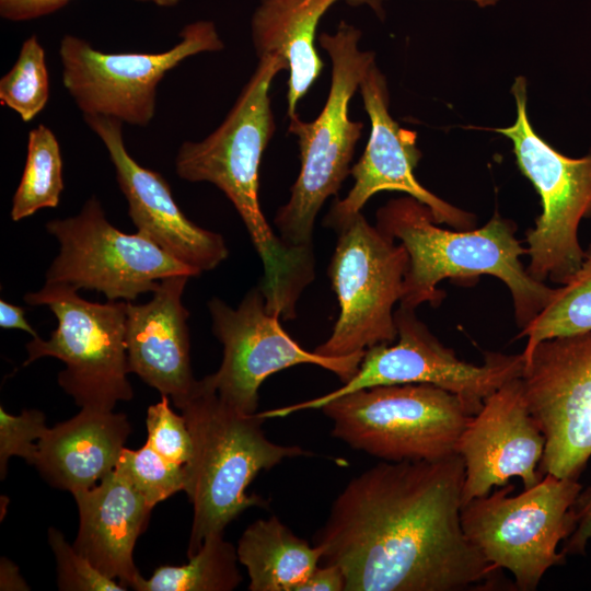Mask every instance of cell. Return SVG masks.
<instances>
[{
  "label": "cell",
  "instance_id": "4",
  "mask_svg": "<svg viewBox=\"0 0 591 591\" xmlns=\"http://www.w3.org/2000/svg\"><path fill=\"white\" fill-rule=\"evenodd\" d=\"M178 409L193 440L192 457L184 465V491L194 511L187 548L190 557L209 535L224 533L242 512L267 506L262 497L246 494L260 471L311 453L299 445L270 441L263 430L267 419L239 410L204 379Z\"/></svg>",
  "mask_w": 591,
  "mask_h": 591
},
{
  "label": "cell",
  "instance_id": "31",
  "mask_svg": "<svg viewBox=\"0 0 591 591\" xmlns=\"http://www.w3.org/2000/svg\"><path fill=\"white\" fill-rule=\"evenodd\" d=\"M45 415L38 409H24L19 416L10 415L0 406V477L7 475L11 456H20L33 465L37 442L47 431Z\"/></svg>",
  "mask_w": 591,
  "mask_h": 591
},
{
  "label": "cell",
  "instance_id": "18",
  "mask_svg": "<svg viewBox=\"0 0 591 591\" xmlns=\"http://www.w3.org/2000/svg\"><path fill=\"white\" fill-rule=\"evenodd\" d=\"M546 440L528 407L521 376L488 396L462 433L457 453L465 465L463 506L517 476L524 489L542 478ZM462 506V507H463Z\"/></svg>",
  "mask_w": 591,
  "mask_h": 591
},
{
  "label": "cell",
  "instance_id": "24",
  "mask_svg": "<svg viewBox=\"0 0 591 591\" xmlns=\"http://www.w3.org/2000/svg\"><path fill=\"white\" fill-rule=\"evenodd\" d=\"M181 566H161L132 589L137 591H232L242 581L237 553L224 533L209 535L198 552Z\"/></svg>",
  "mask_w": 591,
  "mask_h": 591
},
{
  "label": "cell",
  "instance_id": "36",
  "mask_svg": "<svg viewBox=\"0 0 591 591\" xmlns=\"http://www.w3.org/2000/svg\"><path fill=\"white\" fill-rule=\"evenodd\" d=\"M0 590H30L15 564L4 557L0 561Z\"/></svg>",
  "mask_w": 591,
  "mask_h": 591
},
{
  "label": "cell",
  "instance_id": "21",
  "mask_svg": "<svg viewBox=\"0 0 591 591\" xmlns=\"http://www.w3.org/2000/svg\"><path fill=\"white\" fill-rule=\"evenodd\" d=\"M130 430L125 414L81 408L47 429L33 465L55 488L86 490L115 470Z\"/></svg>",
  "mask_w": 591,
  "mask_h": 591
},
{
  "label": "cell",
  "instance_id": "16",
  "mask_svg": "<svg viewBox=\"0 0 591 591\" xmlns=\"http://www.w3.org/2000/svg\"><path fill=\"white\" fill-rule=\"evenodd\" d=\"M359 92L370 119L366 149L350 175L354 185L347 196L337 199L326 215L325 225L333 229L351 218L380 192H401L426 205L437 223L455 230H471L476 217L439 198L414 175L421 152L415 131L402 128L389 111L390 95L385 76L375 63L360 83Z\"/></svg>",
  "mask_w": 591,
  "mask_h": 591
},
{
  "label": "cell",
  "instance_id": "23",
  "mask_svg": "<svg viewBox=\"0 0 591 591\" xmlns=\"http://www.w3.org/2000/svg\"><path fill=\"white\" fill-rule=\"evenodd\" d=\"M236 553L246 568L250 591H297L322 558L317 546L275 515L251 523L239 538Z\"/></svg>",
  "mask_w": 591,
  "mask_h": 591
},
{
  "label": "cell",
  "instance_id": "28",
  "mask_svg": "<svg viewBox=\"0 0 591 591\" xmlns=\"http://www.w3.org/2000/svg\"><path fill=\"white\" fill-rule=\"evenodd\" d=\"M116 468L151 507L185 489L184 466L167 461L147 442L138 450L124 448Z\"/></svg>",
  "mask_w": 591,
  "mask_h": 591
},
{
  "label": "cell",
  "instance_id": "27",
  "mask_svg": "<svg viewBox=\"0 0 591 591\" xmlns=\"http://www.w3.org/2000/svg\"><path fill=\"white\" fill-rule=\"evenodd\" d=\"M49 100L45 50L36 35L27 37L12 68L0 80V103L25 123L34 119Z\"/></svg>",
  "mask_w": 591,
  "mask_h": 591
},
{
  "label": "cell",
  "instance_id": "12",
  "mask_svg": "<svg viewBox=\"0 0 591 591\" xmlns=\"http://www.w3.org/2000/svg\"><path fill=\"white\" fill-rule=\"evenodd\" d=\"M178 36V43L163 53L107 54L67 34L59 46L63 86L83 116L146 127L155 115L157 89L165 74L190 56L224 48L212 21L186 24Z\"/></svg>",
  "mask_w": 591,
  "mask_h": 591
},
{
  "label": "cell",
  "instance_id": "30",
  "mask_svg": "<svg viewBox=\"0 0 591 591\" xmlns=\"http://www.w3.org/2000/svg\"><path fill=\"white\" fill-rule=\"evenodd\" d=\"M146 426L147 443L170 462L185 465L193 454V440L183 414L170 406V398L161 395L160 402L149 406Z\"/></svg>",
  "mask_w": 591,
  "mask_h": 591
},
{
  "label": "cell",
  "instance_id": "10",
  "mask_svg": "<svg viewBox=\"0 0 591 591\" xmlns=\"http://www.w3.org/2000/svg\"><path fill=\"white\" fill-rule=\"evenodd\" d=\"M337 233L327 274L339 315L331 336L315 348L326 357L362 354L397 338L393 308L399 302L408 253L361 212L333 228Z\"/></svg>",
  "mask_w": 591,
  "mask_h": 591
},
{
  "label": "cell",
  "instance_id": "9",
  "mask_svg": "<svg viewBox=\"0 0 591 591\" xmlns=\"http://www.w3.org/2000/svg\"><path fill=\"white\" fill-rule=\"evenodd\" d=\"M511 92L517 118L511 126L494 130L511 140L518 166L542 202V213L526 233V271L537 281L561 286L584 255L578 231L583 219H591V153L566 157L535 131L528 116L524 77L514 80Z\"/></svg>",
  "mask_w": 591,
  "mask_h": 591
},
{
  "label": "cell",
  "instance_id": "25",
  "mask_svg": "<svg viewBox=\"0 0 591 591\" xmlns=\"http://www.w3.org/2000/svg\"><path fill=\"white\" fill-rule=\"evenodd\" d=\"M63 190L60 146L39 124L28 132L25 166L12 198L11 219L20 221L44 208H56Z\"/></svg>",
  "mask_w": 591,
  "mask_h": 591
},
{
  "label": "cell",
  "instance_id": "29",
  "mask_svg": "<svg viewBox=\"0 0 591 591\" xmlns=\"http://www.w3.org/2000/svg\"><path fill=\"white\" fill-rule=\"evenodd\" d=\"M48 543L57 564V587L61 591H126L125 587L97 570L56 528L48 529Z\"/></svg>",
  "mask_w": 591,
  "mask_h": 591
},
{
  "label": "cell",
  "instance_id": "2",
  "mask_svg": "<svg viewBox=\"0 0 591 591\" xmlns=\"http://www.w3.org/2000/svg\"><path fill=\"white\" fill-rule=\"evenodd\" d=\"M287 61L275 54L258 63L220 126L201 141H185L175 158V171L184 181L207 182L218 187L243 220L263 263L259 286L267 309L293 320L297 303L314 279L313 250L283 243L267 222L259 204V166L274 131L270 86Z\"/></svg>",
  "mask_w": 591,
  "mask_h": 591
},
{
  "label": "cell",
  "instance_id": "37",
  "mask_svg": "<svg viewBox=\"0 0 591 591\" xmlns=\"http://www.w3.org/2000/svg\"><path fill=\"white\" fill-rule=\"evenodd\" d=\"M475 2L477 5L484 8L489 5H495L499 0H470Z\"/></svg>",
  "mask_w": 591,
  "mask_h": 591
},
{
  "label": "cell",
  "instance_id": "20",
  "mask_svg": "<svg viewBox=\"0 0 591 591\" xmlns=\"http://www.w3.org/2000/svg\"><path fill=\"white\" fill-rule=\"evenodd\" d=\"M72 496L79 510L73 547L102 573L132 588L141 576L134 548L153 507L116 467L99 485Z\"/></svg>",
  "mask_w": 591,
  "mask_h": 591
},
{
  "label": "cell",
  "instance_id": "32",
  "mask_svg": "<svg viewBox=\"0 0 591 591\" xmlns=\"http://www.w3.org/2000/svg\"><path fill=\"white\" fill-rule=\"evenodd\" d=\"M71 0H0V15L12 22H24L51 14L66 7ZM158 7L171 8L181 0H136Z\"/></svg>",
  "mask_w": 591,
  "mask_h": 591
},
{
  "label": "cell",
  "instance_id": "22",
  "mask_svg": "<svg viewBox=\"0 0 591 591\" xmlns=\"http://www.w3.org/2000/svg\"><path fill=\"white\" fill-rule=\"evenodd\" d=\"M339 1L367 5L384 16V0H259L251 18V37L257 57L275 54L288 63V117L322 73L324 62L315 47L323 15Z\"/></svg>",
  "mask_w": 591,
  "mask_h": 591
},
{
  "label": "cell",
  "instance_id": "7",
  "mask_svg": "<svg viewBox=\"0 0 591 591\" xmlns=\"http://www.w3.org/2000/svg\"><path fill=\"white\" fill-rule=\"evenodd\" d=\"M24 301L46 305L57 318L48 339L37 336L26 344L24 367L43 357L61 360L58 384L81 408L108 412L132 398L125 344L127 301L91 302L71 286L48 282L26 293Z\"/></svg>",
  "mask_w": 591,
  "mask_h": 591
},
{
  "label": "cell",
  "instance_id": "3",
  "mask_svg": "<svg viewBox=\"0 0 591 591\" xmlns=\"http://www.w3.org/2000/svg\"><path fill=\"white\" fill-rule=\"evenodd\" d=\"M431 210L412 196L391 199L376 211V227L398 240L408 253L399 305L438 306L445 292L437 285L448 278L491 275L509 288L514 317L522 329L554 298L557 288L532 278L520 257L526 254L515 237L517 225L499 213L482 228L448 230L438 225Z\"/></svg>",
  "mask_w": 591,
  "mask_h": 591
},
{
  "label": "cell",
  "instance_id": "26",
  "mask_svg": "<svg viewBox=\"0 0 591 591\" xmlns=\"http://www.w3.org/2000/svg\"><path fill=\"white\" fill-rule=\"evenodd\" d=\"M591 331V243L584 250L580 267L557 287L551 302L521 329L519 337L526 344L521 352L526 358L534 347L546 339Z\"/></svg>",
  "mask_w": 591,
  "mask_h": 591
},
{
  "label": "cell",
  "instance_id": "35",
  "mask_svg": "<svg viewBox=\"0 0 591 591\" xmlns=\"http://www.w3.org/2000/svg\"><path fill=\"white\" fill-rule=\"evenodd\" d=\"M24 309L0 300V326L1 328H15L30 334L32 337H37V333L25 318Z\"/></svg>",
  "mask_w": 591,
  "mask_h": 591
},
{
  "label": "cell",
  "instance_id": "33",
  "mask_svg": "<svg viewBox=\"0 0 591 591\" xmlns=\"http://www.w3.org/2000/svg\"><path fill=\"white\" fill-rule=\"evenodd\" d=\"M575 529L564 541L565 555H582L591 540V486L581 489L572 507Z\"/></svg>",
  "mask_w": 591,
  "mask_h": 591
},
{
  "label": "cell",
  "instance_id": "14",
  "mask_svg": "<svg viewBox=\"0 0 591 591\" xmlns=\"http://www.w3.org/2000/svg\"><path fill=\"white\" fill-rule=\"evenodd\" d=\"M208 310L223 357L219 369L202 379L245 414L257 413L258 390L271 374L308 363L332 371L346 383L358 371L366 352L334 358L305 350L281 327L280 316L267 309L260 286L248 290L236 309L213 297Z\"/></svg>",
  "mask_w": 591,
  "mask_h": 591
},
{
  "label": "cell",
  "instance_id": "11",
  "mask_svg": "<svg viewBox=\"0 0 591 591\" xmlns=\"http://www.w3.org/2000/svg\"><path fill=\"white\" fill-rule=\"evenodd\" d=\"M397 341L366 350L356 374L337 390L288 406L259 412L266 419L306 409H320L341 395L378 385L431 384L461 397L476 414L485 399L510 380L520 378L522 354L487 352L483 364L461 360L444 347L417 317L415 309L399 305L394 312Z\"/></svg>",
  "mask_w": 591,
  "mask_h": 591
},
{
  "label": "cell",
  "instance_id": "34",
  "mask_svg": "<svg viewBox=\"0 0 591 591\" xmlns=\"http://www.w3.org/2000/svg\"><path fill=\"white\" fill-rule=\"evenodd\" d=\"M345 576L336 565L317 566L297 591H345Z\"/></svg>",
  "mask_w": 591,
  "mask_h": 591
},
{
  "label": "cell",
  "instance_id": "13",
  "mask_svg": "<svg viewBox=\"0 0 591 591\" xmlns=\"http://www.w3.org/2000/svg\"><path fill=\"white\" fill-rule=\"evenodd\" d=\"M46 230L60 244L46 271L48 283L96 290L111 301H134L153 292L166 277L199 276L138 232L128 234L115 228L95 196L78 215L47 222Z\"/></svg>",
  "mask_w": 591,
  "mask_h": 591
},
{
  "label": "cell",
  "instance_id": "6",
  "mask_svg": "<svg viewBox=\"0 0 591 591\" xmlns=\"http://www.w3.org/2000/svg\"><path fill=\"white\" fill-rule=\"evenodd\" d=\"M320 409L332 420L335 438L390 462L457 453L460 438L475 415L457 395L422 383L358 390Z\"/></svg>",
  "mask_w": 591,
  "mask_h": 591
},
{
  "label": "cell",
  "instance_id": "15",
  "mask_svg": "<svg viewBox=\"0 0 591 591\" xmlns=\"http://www.w3.org/2000/svg\"><path fill=\"white\" fill-rule=\"evenodd\" d=\"M521 382L546 440L540 473L578 479L591 457V331L538 343Z\"/></svg>",
  "mask_w": 591,
  "mask_h": 591
},
{
  "label": "cell",
  "instance_id": "17",
  "mask_svg": "<svg viewBox=\"0 0 591 591\" xmlns=\"http://www.w3.org/2000/svg\"><path fill=\"white\" fill-rule=\"evenodd\" d=\"M83 119L108 152L117 184L128 204V215L139 234L199 275L227 259L224 237L192 222L176 204L167 181L129 154L123 138V121L101 115H84Z\"/></svg>",
  "mask_w": 591,
  "mask_h": 591
},
{
  "label": "cell",
  "instance_id": "8",
  "mask_svg": "<svg viewBox=\"0 0 591 591\" xmlns=\"http://www.w3.org/2000/svg\"><path fill=\"white\" fill-rule=\"evenodd\" d=\"M512 485L477 497L462 507L461 523L470 542L498 569H507L521 591L535 590L545 572L564 563L558 551L575 529L572 507L578 479L545 476L510 496Z\"/></svg>",
  "mask_w": 591,
  "mask_h": 591
},
{
  "label": "cell",
  "instance_id": "5",
  "mask_svg": "<svg viewBox=\"0 0 591 591\" xmlns=\"http://www.w3.org/2000/svg\"><path fill=\"white\" fill-rule=\"evenodd\" d=\"M361 31L341 21L335 33H322L318 44L332 61L331 86L326 102L312 121L289 116L288 131L298 139L300 172L289 200L274 218L279 237L290 247L313 250L316 216L331 196L337 195L350 174V163L363 124L351 120L349 103L368 70L374 53L359 49Z\"/></svg>",
  "mask_w": 591,
  "mask_h": 591
},
{
  "label": "cell",
  "instance_id": "19",
  "mask_svg": "<svg viewBox=\"0 0 591 591\" xmlns=\"http://www.w3.org/2000/svg\"><path fill=\"white\" fill-rule=\"evenodd\" d=\"M188 275L162 279L143 304L127 301L125 344L129 373H136L179 408L198 380L190 366V339L182 296Z\"/></svg>",
  "mask_w": 591,
  "mask_h": 591
},
{
  "label": "cell",
  "instance_id": "1",
  "mask_svg": "<svg viewBox=\"0 0 591 591\" xmlns=\"http://www.w3.org/2000/svg\"><path fill=\"white\" fill-rule=\"evenodd\" d=\"M465 465L383 461L354 477L314 536L322 565H336L345 591L493 590L500 569L466 537Z\"/></svg>",
  "mask_w": 591,
  "mask_h": 591
}]
</instances>
